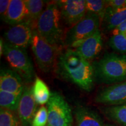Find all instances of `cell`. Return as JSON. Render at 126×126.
Masks as SVG:
<instances>
[{
    "instance_id": "6da1fadb",
    "label": "cell",
    "mask_w": 126,
    "mask_h": 126,
    "mask_svg": "<svg viewBox=\"0 0 126 126\" xmlns=\"http://www.w3.org/2000/svg\"><path fill=\"white\" fill-rule=\"evenodd\" d=\"M55 67L60 76L81 89L89 92L94 88L95 79L92 64L75 49L67 48L60 53Z\"/></svg>"
},
{
    "instance_id": "7a4b0ae2",
    "label": "cell",
    "mask_w": 126,
    "mask_h": 126,
    "mask_svg": "<svg viewBox=\"0 0 126 126\" xmlns=\"http://www.w3.org/2000/svg\"><path fill=\"white\" fill-rule=\"evenodd\" d=\"M61 16L56 1L47 3L39 18L36 29L43 38L60 50L64 46V36L61 25Z\"/></svg>"
},
{
    "instance_id": "3957f363",
    "label": "cell",
    "mask_w": 126,
    "mask_h": 126,
    "mask_svg": "<svg viewBox=\"0 0 126 126\" xmlns=\"http://www.w3.org/2000/svg\"><path fill=\"white\" fill-rule=\"evenodd\" d=\"M95 82L106 84L126 81V56L108 53L92 63Z\"/></svg>"
},
{
    "instance_id": "277c9868",
    "label": "cell",
    "mask_w": 126,
    "mask_h": 126,
    "mask_svg": "<svg viewBox=\"0 0 126 126\" xmlns=\"http://www.w3.org/2000/svg\"><path fill=\"white\" fill-rule=\"evenodd\" d=\"M100 20L97 15L86 13L81 21L70 28L65 33L64 46L75 49L83 41L99 30Z\"/></svg>"
},
{
    "instance_id": "5b68a950",
    "label": "cell",
    "mask_w": 126,
    "mask_h": 126,
    "mask_svg": "<svg viewBox=\"0 0 126 126\" xmlns=\"http://www.w3.org/2000/svg\"><path fill=\"white\" fill-rule=\"evenodd\" d=\"M3 55L12 70L18 74L25 82L30 83L33 82L34 67L26 49L15 47L4 42Z\"/></svg>"
},
{
    "instance_id": "8992f818",
    "label": "cell",
    "mask_w": 126,
    "mask_h": 126,
    "mask_svg": "<svg viewBox=\"0 0 126 126\" xmlns=\"http://www.w3.org/2000/svg\"><path fill=\"white\" fill-rule=\"evenodd\" d=\"M31 48L37 65L42 71L48 72L56 67L60 49L45 40L36 29L33 33Z\"/></svg>"
},
{
    "instance_id": "52a82bcc",
    "label": "cell",
    "mask_w": 126,
    "mask_h": 126,
    "mask_svg": "<svg viewBox=\"0 0 126 126\" xmlns=\"http://www.w3.org/2000/svg\"><path fill=\"white\" fill-rule=\"evenodd\" d=\"M47 107L48 111L47 126H72L73 117L71 109L60 93L56 91L51 92Z\"/></svg>"
},
{
    "instance_id": "ba28073f",
    "label": "cell",
    "mask_w": 126,
    "mask_h": 126,
    "mask_svg": "<svg viewBox=\"0 0 126 126\" xmlns=\"http://www.w3.org/2000/svg\"><path fill=\"white\" fill-rule=\"evenodd\" d=\"M36 29L26 20L23 22L11 26L4 33L6 42L18 48L26 49L31 46L33 33Z\"/></svg>"
},
{
    "instance_id": "9c48e42d",
    "label": "cell",
    "mask_w": 126,
    "mask_h": 126,
    "mask_svg": "<svg viewBox=\"0 0 126 126\" xmlns=\"http://www.w3.org/2000/svg\"><path fill=\"white\" fill-rule=\"evenodd\" d=\"M61 12V19L71 28L81 21L86 14L85 0L57 1Z\"/></svg>"
},
{
    "instance_id": "30bf717a",
    "label": "cell",
    "mask_w": 126,
    "mask_h": 126,
    "mask_svg": "<svg viewBox=\"0 0 126 126\" xmlns=\"http://www.w3.org/2000/svg\"><path fill=\"white\" fill-rule=\"evenodd\" d=\"M94 102L117 106L126 103V81L111 85L97 93Z\"/></svg>"
},
{
    "instance_id": "8fae6325",
    "label": "cell",
    "mask_w": 126,
    "mask_h": 126,
    "mask_svg": "<svg viewBox=\"0 0 126 126\" xmlns=\"http://www.w3.org/2000/svg\"><path fill=\"white\" fill-rule=\"evenodd\" d=\"M37 104L33 95L32 87L25 86L17 110L18 118L23 126H31L37 111Z\"/></svg>"
},
{
    "instance_id": "7c38bea8",
    "label": "cell",
    "mask_w": 126,
    "mask_h": 126,
    "mask_svg": "<svg viewBox=\"0 0 126 126\" xmlns=\"http://www.w3.org/2000/svg\"><path fill=\"white\" fill-rule=\"evenodd\" d=\"M102 47L103 39L100 30H98L75 50L83 59L91 63L101 52Z\"/></svg>"
},
{
    "instance_id": "4fadbf2b",
    "label": "cell",
    "mask_w": 126,
    "mask_h": 126,
    "mask_svg": "<svg viewBox=\"0 0 126 126\" xmlns=\"http://www.w3.org/2000/svg\"><path fill=\"white\" fill-rule=\"evenodd\" d=\"M22 78L18 74L9 68H2L0 72V91L19 94L25 88Z\"/></svg>"
},
{
    "instance_id": "5bb4252c",
    "label": "cell",
    "mask_w": 126,
    "mask_h": 126,
    "mask_svg": "<svg viewBox=\"0 0 126 126\" xmlns=\"http://www.w3.org/2000/svg\"><path fill=\"white\" fill-rule=\"evenodd\" d=\"M28 12L25 0H11L5 22L14 26L28 20Z\"/></svg>"
},
{
    "instance_id": "9a60e30c",
    "label": "cell",
    "mask_w": 126,
    "mask_h": 126,
    "mask_svg": "<svg viewBox=\"0 0 126 126\" xmlns=\"http://www.w3.org/2000/svg\"><path fill=\"white\" fill-rule=\"evenodd\" d=\"M75 116L77 126H105L99 114L87 107L77 108Z\"/></svg>"
},
{
    "instance_id": "2e32d148",
    "label": "cell",
    "mask_w": 126,
    "mask_h": 126,
    "mask_svg": "<svg viewBox=\"0 0 126 126\" xmlns=\"http://www.w3.org/2000/svg\"><path fill=\"white\" fill-rule=\"evenodd\" d=\"M126 20V7L122 8L108 7L102 21L105 29L113 31Z\"/></svg>"
},
{
    "instance_id": "e0dca14e",
    "label": "cell",
    "mask_w": 126,
    "mask_h": 126,
    "mask_svg": "<svg viewBox=\"0 0 126 126\" xmlns=\"http://www.w3.org/2000/svg\"><path fill=\"white\" fill-rule=\"evenodd\" d=\"M34 99L39 105H43L48 103L51 96V92L43 80L36 75L33 85L32 87Z\"/></svg>"
},
{
    "instance_id": "ac0fdd59",
    "label": "cell",
    "mask_w": 126,
    "mask_h": 126,
    "mask_svg": "<svg viewBox=\"0 0 126 126\" xmlns=\"http://www.w3.org/2000/svg\"><path fill=\"white\" fill-rule=\"evenodd\" d=\"M28 12V20L36 28L39 18L45 8L46 1L42 0H25Z\"/></svg>"
},
{
    "instance_id": "d6986e66",
    "label": "cell",
    "mask_w": 126,
    "mask_h": 126,
    "mask_svg": "<svg viewBox=\"0 0 126 126\" xmlns=\"http://www.w3.org/2000/svg\"><path fill=\"white\" fill-rule=\"evenodd\" d=\"M22 93L14 94L0 91L1 108L5 109L12 111H17Z\"/></svg>"
},
{
    "instance_id": "ffe728a7",
    "label": "cell",
    "mask_w": 126,
    "mask_h": 126,
    "mask_svg": "<svg viewBox=\"0 0 126 126\" xmlns=\"http://www.w3.org/2000/svg\"><path fill=\"white\" fill-rule=\"evenodd\" d=\"M104 113L109 119L122 126H126V103L105 108Z\"/></svg>"
},
{
    "instance_id": "44dd1931",
    "label": "cell",
    "mask_w": 126,
    "mask_h": 126,
    "mask_svg": "<svg viewBox=\"0 0 126 126\" xmlns=\"http://www.w3.org/2000/svg\"><path fill=\"white\" fill-rule=\"evenodd\" d=\"M86 13L95 14L103 19L107 9L106 1L102 0H85Z\"/></svg>"
},
{
    "instance_id": "7402d4cb",
    "label": "cell",
    "mask_w": 126,
    "mask_h": 126,
    "mask_svg": "<svg viewBox=\"0 0 126 126\" xmlns=\"http://www.w3.org/2000/svg\"><path fill=\"white\" fill-rule=\"evenodd\" d=\"M0 126H23L20 120L11 110L1 108Z\"/></svg>"
},
{
    "instance_id": "603a6c76",
    "label": "cell",
    "mask_w": 126,
    "mask_h": 126,
    "mask_svg": "<svg viewBox=\"0 0 126 126\" xmlns=\"http://www.w3.org/2000/svg\"><path fill=\"white\" fill-rule=\"evenodd\" d=\"M109 44L115 51L121 53H126V34L113 35L109 39Z\"/></svg>"
},
{
    "instance_id": "cb8c5ba5",
    "label": "cell",
    "mask_w": 126,
    "mask_h": 126,
    "mask_svg": "<svg viewBox=\"0 0 126 126\" xmlns=\"http://www.w3.org/2000/svg\"><path fill=\"white\" fill-rule=\"evenodd\" d=\"M48 111L46 107L42 106L36 111L31 126H47Z\"/></svg>"
},
{
    "instance_id": "d4e9b609",
    "label": "cell",
    "mask_w": 126,
    "mask_h": 126,
    "mask_svg": "<svg viewBox=\"0 0 126 126\" xmlns=\"http://www.w3.org/2000/svg\"><path fill=\"white\" fill-rule=\"evenodd\" d=\"M11 0H1L0 1V15L1 19L5 21L8 8L10 4Z\"/></svg>"
},
{
    "instance_id": "484cf974",
    "label": "cell",
    "mask_w": 126,
    "mask_h": 126,
    "mask_svg": "<svg viewBox=\"0 0 126 126\" xmlns=\"http://www.w3.org/2000/svg\"><path fill=\"white\" fill-rule=\"evenodd\" d=\"M107 7L122 8L126 7V0H107Z\"/></svg>"
},
{
    "instance_id": "4316f807",
    "label": "cell",
    "mask_w": 126,
    "mask_h": 126,
    "mask_svg": "<svg viewBox=\"0 0 126 126\" xmlns=\"http://www.w3.org/2000/svg\"><path fill=\"white\" fill-rule=\"evenodd\" d=\"M125 32H126V20L121 25H120L117 28H116V29L112 31L113 35L123 33Z\"/></svg>"
},
{
    "instance_id": "83f0119b",
    "label": "cell",
    "mask_w": 126,
    "mask_h": 126,
    "mask_svg": "<svg viewBox=\"0 0 126 126\" xmlns=\"http://www.w3.org/2000/svg\"><path fill=\"white\" fill-rule=\"evenodd\" d=\"M4 40L2 38H1L0 40V56L1 57L3 55V53H4Z\"/></svg>"
},
{
    "instance_id": "f1b7e54d",
    "label": "cell",
    "mask_w": 126,
    "mask_h": 126,
    "mask_svg": "<svg viewBox=\"0 0 126 126\" xmlns=\"http://www.w3.org/2000/svg\"><path fill=\"white\" fill-rule=\"evenodd\" d=\"M105 126H111V125H109V124H107V125H106Z\"/></svg>"
}]
</instances>
